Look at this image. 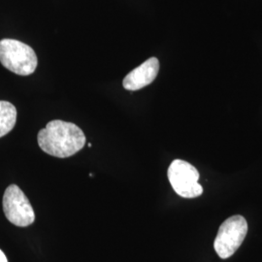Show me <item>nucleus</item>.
I'll list each match as a JSON object with an SVG mask.
<instances>
[{
    "instance_id": "nucleus-7",
    "label": "nucleus",
    "mask_w": 262,
    "mask_h": 262,
    "mask_svg": "<svg viewBox=\"0 0 262 262\" xmlns=\"http://www.w3.org/2000/svg\"><path fill=\"white\" fill-rule=\"evenodd\" d=\"M17 122V109L8 101L0 100V138L7 135Z\"/></svg>"
},
{
    "instance_id": "nucleus-8",
    "label": "nucleus",
    "mask_w": 262,
    "mask_h": 262,
    "mask_svg": "<svg viewBox=\"0 0 262 262\" xmlns=\"http://www.w3.org/2000/svg\"><path fill=\"white\" fill-rule=\"evenodd\" d=\"M0 262H8L6 255L0 250Z\"/></svg>"
},
{
    "instance_id": "nucleus-5",
    "label": "nucleus",
    "mask_w": 262,
    "mask_h": 262,
    "mask_svg": "<svg viewBox=\"0 0 262 262\" xmlns=\"http://www.w3.org/2000/svg\"><path fill=\"white\" fill-rule=\"evenodd\" d=\"M2 206L7 220L16 226L27 227L35 221V213L28 197L16 185L6 188Z\"/></svg>"
},
{
    "instance_id": "nucleus-3",
    "label": "nucleus",
    "mask_w": 262,
    "mask_h": 262,
    "mask_svg": "<svg viewBox=\"0 0 262 262\" xmlns=\"http://www.w3.org/2000/svg\"><path fill=\"white\" fill-rule=\"evenodd\" d=\"M248 233V224L242 215L228 217L220 226L214 242V248L217 255L226 259L234 254L243 243Z\"/></svg>"
},
{
    "instance_id": "nucleus-1",
    "label": "nucleus",
    "mask_w": 262,
    "mask_h": 262,
    "mask_svg": "<svg viewBox=\"0 0 262 262\" xmlns=\"http://www.w3.org/2000/svg\"><path fill=\"white\" fill-rule=\"evenodd\" d=\"M40 149L48 155L66 159L84 148L85 136L83 130L72 122L55 120L48 122L37 136Z\"/></svg>"
},
{
    "instance_id": "nucleus-4",
    "label": "nucleus",
    "mask_w": 262,
    "mask_h": 262,
    "mask_svg": "<svg viewBox=\"0 0 262 262\" xmlns=\"http://www.w3.org/2000/svg\"><path fill=\"white\" fill-rule=\"evenodd\" d=\"M167 175L171 186L180 196L195 198L203 193V187L198 183L199 172L187 161L182 159L172 161Z\"/></svg>"
},
{
    "instance_id": "nucleus-6",
    "label": "nucleus",
    "mask_w": 262,
    "mask_h": 262,
    "mask_svg": "<svg viewBox=\"0 0 262 262\" xmlns=\"http://www.w3.org/2000/svg\"><path fill=\"white\" fill-rule=\"evenodd\" d=\"M159 71V59L157 57H150L125 76L122 85L127 91H139L151 84L156 80Z\"/></svg>"
},
{
    "instance_id": "nucleus-2",
    "label": "nucleus",
    "mask_w": 262,
    "mask_h": 262,
    "mask_svg": "<svg viewBox=\"0 0 262 262\" xmlns=\"http://www.w3.org/2000/svg\"><path fill=\"white\" fill-rule=\"evenodd\" d=\"M0 62L9 71L19 76L32 74L37 67V56L27 44L14 40L0 41Z\"/></svg>"
}]
</instances>
